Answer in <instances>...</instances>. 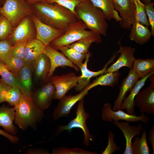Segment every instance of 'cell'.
Wrapping results in <instances>:
<instances>
[{"label": "cell", "mask_w": 154, "mask_h": 154, "mask_svg": "<svg viewBox=\"0 0 154 154\" xmlns=\"http://www.w3.org/2000/svg\"><path fill=\"white\" fill-rule=\"evenodd\" d=\"M31 5L36 17L42 22L57 29L66 31L78 21L70 10L56 3L44 1Z\"/></svg>", "instance_id": "obj_1"}, {"label": "cell", "mask_w": 154, "mask_h": 154, "mask_svg": "<svg viewBox=\"0 0 154 154\" xmlns=\"http://www.w3.org/2000/svg\"><path fill=\"white\" fill-rule=\"evenodd\" d=\"M74 11L78 20L84 22L87 29L95 33L106 36L108 25L106 17L101 10L90 0H83L76 7Z\"/></svg>", "instance_id": "obj_2"}, {"label": "cell", "mask_w": 154, "mask_h": 154, "mask_svg": "<svg viewBox=\"0 0 154 154\" xmlns=\"http://www.w3.org/2000/svg\"><path fill=\"white\" fill-rule=\"evenodd\" d=\"M14 107L15 124L24 131L29 127L36 130L38 124L40 122L44 114V112L33 103L32 97L21 92L19 103Z\"/></svg>", "instance_id": "obj_3"}, {"label": "cell", "mask_w": 154, "mask_h": 154, "mask_svg": "<svg viewBox=\"0 0 154 154\" xmlns=\"http://www.w3.org/2000/svg\"><path fill=\"white\" fill-rule=\"evenodd\" d=\"M33 14L31 5L25 0H5L0 7V14L9 21L13 28L25 17Z\"/></svg>", "instance_id": "obj_4"}, {"label": "cell", "mask_w": 154, "mask_h": 154, "mask_svg": "<svg viewBox=\"0 0 154 154\" xmlns=\"http://www.w3.org/2000/svg\"><path fill=\"white\" fill-rule=\"evenodd\" d=\"M76 113V117L71 120L68 124L59 125L57 126L55 136L65 130L71 132L72 129L74 128H80L82 130L84 134L83 144L86 146H88L90 144V141L94 142L95 139L90 133L86 125V120L89 117L90 114L85 110L83 99L78 102Z\"/></svg>", "instance_id": "obj_5"}, {"label": "cell", "mask_w": 154, "mask_h": 154, "mask_svg": "<svg viewBox=\"0 0 154 154\" xmlns=\"http://www.w3.org/2000/svg\"><path fill=\"white\" fill-rule=\"evenodd\" d=\"M87 29L82 21H78L71 26L61 36L51 42L49 45L58 50L61 47L71 44L96 33L86 30Z\"/></svg>", "instance_id": "obj_6"}, {"label": "cell", "mask_w": 154, "mask_h": 154, "mask_svg": "<svg viewBox=\"0 0 154 154\" xmlns=\"http://www.w3.org/2000/svg\"><path fill=\"white\" fill-rule=\"evenodd\" d=\"M36 30L31 15L22 19L13 28L12 32L7 39L12 46L22 41H29L36 38Z\"/></svg>", "instance_id": "obj_7"}, {"label": "cell", "mask_w": 154, "mask_h": 154, "mask_svg": "<svg viewBox=\"0 0 154 154\" xmlns=\"http://www.w3.org/2000/svg\"><path fill=\"white\" fill-rule=\"evenodd\" d=\"M150 84L140 90L135 96L134 102L141 114L154 115V73L149 77Z\"/></svg>", "instance_id": "obj_8"}, {"label": "cell", "mask_w": 154, "mask_h": 154, "mask_svg": "<svg viewBox=\"0 0 154 154\" xmlns=\"http://www.w3.org/2000/svg\"><path fill=\"white\" fill-rule=\"evenodd\" d=\"M101 118L103 121L112 122L122 120L128 122L141 121L146 124L148 122L149 117L146 115L136 116L135 114H129L125 112L123 110L114 111L112 104L108 102L104 104L101 112Z\"/></svg>", "instance_id": "obj_9"}, {"label": "cell", "mask_w": 154, "mask_h": 154, "mask_svg": "<svg viewBox=\"0 0 154 154\" xmlns=\"http://www.w3.org/2000/svg\"><path fill=\"white\" fill-rule=\"evenodd\" d=\"M78 76L73 72L61 76H52L49 80L55 88L54 100H59L77 85Z\"/></svg>", "instance_id": "obj_10"}, {"label": "cell", "mask_w": 154, "mask_h": 154, "mask_svg": "<svg viewBox=\"0 0 154 154\" xmlns=\"http://www.w3.org/2000/svg\"><path fill=\"white\" fill-rule=\"evenodd\" d=\"M31 17L36 30V38L45 46L62 35L65 31L54 28L42 22L33 14Z\"/></svg>", "instance_id": "obj_11"}, {"label": "cell", "mask_w": 154, "mask_h": 154, "mask_svg": "<svg viewBox=\"0 0 154 154\" xmlns=\"http://www.w3.org/2000/svg\"><path fill=\"white\" fill-rule=\"evenodd\" d=\"M115 10L118 11L121 19L119 22L123 29L129 30L135 21V4L129 0H113Z\"/></svg>", "instance_id": "obj_12"}, {"label": "cell", "mask_w": 154, "mask_h": 154, "mask_svg": "<svg viewBox=\"0 0 154 154\" xmlns=\"http://www.w3.org/2000/svg\"><path fill=\"white\" fill-rule=\"evenodd\" d=\"M88 91L84 88L77 94L65 95L60 99L53 112L52 116L54 119L57 120L61 117L68 116L73 106L88 94Z\"/></svg>", "instance_id": "obj_13"}, {"label": "cell", "mask_w": 154, "mask_h": 154, "mask_svg": "<svg viewBox=\"0 0 154 154\" xmlns=\"http://www.w3.org/2000/svg\"><path fill=\"white\" fill-rule=\"evenodd\" d=\"M55 88L49 80L37 90L32 96L35 105L43 112L48 108L54 100Z\"/></svg>", "instance_id": "obj_14"}, {"label": "cell", "mask_w": 154, "mask_h": 154, "mask_svg": "<svg viewBox=\"0 0 154 154\" xmlns=\"http://www.w3.org/2000/svg\"><path fill=\"white\" fill-rule=\"evenodd\" d=\"M44 53L49 58L50 67L48 77L49 81L55 69L60 66H68L74 68L78 71L79 67L68 59L62 52H60L49 45L45 46Z\"/></svg>", "instance_id": "obj_15"}, {"label": "cell", "mask_w": 154, "mask_h": 154, "mask_svg": "<svg viewBox=\"0 0 154 154\" xmlns=\"http://www.w3.org/2000/svg\"><path fill=\"white\" fill-rule=\"evenodd\" d=\"M91 56V53L89 52L86 54L85 61L83 63L82 67L80 69L82 74L78 76L77 84L75 87V90L77 92H80L88 86L90 84L91 78L106 73L107 66L113 61L115 57V55H114L106 64L102 69L98 71L94 72L90 70L87 68V64Z\"/></svg>", "instance_id": "obj_16"}, {"label": "cell", "mask_w": 154, "mask_h": 154, "mask_svg": "<svg viewBox=\"0 0 154 154\" xmlns=\"http://www.w3.org/2000/svg\"><path fill=\"white\" fill-rule=\"evenodd\" d=\"M122 132L126 140V147L123 154H133L132 139L135 136L139 135L143 129L142 125L139 123L137 126L130 125L128 121H113Z\"/></svg>", "instance_id": "obj_17"}, {"label": "cell", "mask_w": 154, "mask_h": 154, "mask_svg": "<svg viewBox=\"0 0 154 154\" xmlns=\"http://www.w3.org/2000/svg\"><path fill=\"white\" fill-rule=\"evenodd\" d=\"M120 48L117 53L120 55L117 60L107 69L106 73H111L118 71L123 66L131 69L135 58L134 56L135 48L130 46H122L119 43Z\"/></svg>", "instance_id": "obj_18"}, {"label": "cell", "mask_w": 154, "mask_h": 154, "mask_svg": "<svg viewBox=\"0 0 154 154\" xmlns=\"http://www.w3.org/2000/svg\"><path fill=\"white\" fill-rule=\"evenodd\" d=\"M139 79L132 68L130 69L127 75L123 79L120 86L118 94L112 108L114 111L119 110L126 95Z\"/></svg>", "instance_id": "obj_19"}, {"label": "cell", "mask_w": 154, "mask_h": 154, "mask_svg": "<svg viewBox=\"0 0 154 154\" xmlns=\"http://www.w3.org/2000/svg\"><path fill=\"white\" fill-rule=\"evenodd\" d=\"M15 111L14 106L10 107L5 105L0 107V127H3L6 132L15 135L17 129L13 124Z\"/></svg>", "instance_id": "obj_20"}, {"label": "cell", "mask_w": 154, "mask_h": 154, "mask_svg": "<svg viewBox=\"0 0 154 154\" xmlns=\"http://www.w3.org/2000/svg\"><path fill=\"white\" fill-rule=\"evenodd\" d=\"M154 72L150 73L144 77L139 79L130 91L128 95L123 101L119 110L125 109L127 113L129 114H135L134 100L135 96L144 85L149 77Z\"/></svg>", "instance_id": "obj_21"}, {"label": "cell", "mask_w": 154, "mask_h": 154, "mask_svg": "<svg viewBox=\"0 0 154 154\" xmlns=\"http://www.w3.org/2000/svg\"><path fill=\"white\" fill-rule=\"evenodd\" d=\"M45 46L36 38L27 41L24 60L25 63L32 65L44 53Z\"/></svg>", "instance_id": "obj_22"}, {"label": "cell", "mask_w": 154, "mask_h": 154, "mask_svg": "<svg viewBox=\"0 0 154 154\" xmlns=\"http://www.w3.org/2000/svg\"><path fill=\"white\" fill-rule=\"evenodd\" d=\"M31 66L25 63L15 78L21 87L20 89L21 92L32 97V68Z\"/></svg>", "instance_id": "obj_23"}, {"label": "cell", "mask_w": 154, "mask_h": 154, "mask_svg": "<svg viewBox=\"0 0 154 154\" xmlns=\"http://www.w3.org/2000/svg\"><path fill=\"white\" fill-rule=\"evenodd\" d=\"M151 36L148 27L135 21L130 28L129 37L131 40L142 45L148 41Z\"/></svg>", "instance_id": "obj_24"}, {"label": "cell", "mask_w": 154, "mask_h": 154, "mask_svg": "<svg viewBox=\"0 0 154 154\" xmlns=\"http://www.w3.org/2000/svg\"><path fill=\"white\" fill-rule=\"evenodd\" d=\"M121 75V73L118 71L111 73H105L96 78L84 88L89 91L92 88L99 85L114 87L118 84Z\"/></svg>", "instance_id": "obj_25"}, {"label": "cell", "mask_w": 154, "mask_h": 154, "mask_svg": "<svg viewBox=\"0 0 154 154\" xmlns=\"http://www.w3.org/2000/svg\"><path fill=\"white\" fill-rule=\"evenodd\" d=\"M37 78L48 82V77L50 67L48 57L44 53L41 55L32 64Z\"/></svg>", "instance_id": "obj_26"}, {"label": "cell", "mask_w": 154, "mask_h": 154, "mask_svg": "<svg viewBox=\"0 0 154 154\" xmlns=\"http://www.w3.org/2000/svg\"><path fill=\"white\" fill-rule=\"evenodd\" d=\"M95 7L100 9L104 14L106 20L110 21L112 19L119 22L121 18L115 10L113 0H90Z\"/></svg>", "instance_id": "obj_27"}, {"label": "cell", "mask_w": 154, "mask_h": 154, "mask_svg": "<svg viewBox=\"0 0 154 154\" xmlns=\"http://www.w3.org/2000/svg\"><path fill=\"white\" fill-rule=\"evenodd\" d=\"M132 68L140 79L154 72V59L153 58L135 59Z\"/></svg>", "instance_id": "obj_28"}, {"label": "cell", "mask_w": 154, "mask_h": 154, "mask_svg": "<svg viewBox=\"0 0 154 154\" xmlns=\"http://www.w3.org/2000/svg\"><path fill=\"white\" fill-rule=\"evenodd\" d=\"M100 35V34L95 33L90 36L81 39L70 45L78 52L86 54L89 52V47L92 43H99L101 42Z\"/></svg>", "instance_id": "obj_29"}, {"label": "cell", "mask_w": 154, "mask_h": 154, "mask_svg": "<svg viewBox=\"0 0 154 154\" xmlns=\"http://www.w3.org/2000/svg\"><path fill=\"white\" fill-rule=\"evenodd\" d=\"M146 132V129H143L140 137L137 136L134 138L132 144L133 154H150V149L147 141Z\"/></svg>", "instance_id": "obj_30"}, {"label": "cell", "mask_w": 154, "mask_h": 154, "mask_svg": "<svg viewBox=\"0 0 154 154\" xmlns=\"http://www.w3.org/2000/svg\"><path fill=\"white\" fill-rule=\"evenodd\" d=\"M58 50L69 60L77 66L80 69L83 64V61L86 57V54L80 53L73 49L68 45L62 46Z\"/></svg>", "instance_id": "obj_31"}, {"label": "cell", "mask_w": 154, "mask_h": 154, "mask_svg": "<svg viewBox=\"0 0 154 154\" xmlns=\"http://www.w3.org/2000/svg\"><path fill=\"white\" fill-rule=\"evenodd\" d=\"M0 75L3 80L10 86L21 89L20 85L13 74L8 69L5 64L0 61Z\"/></svg>", "instance_id": "obj_32"}, {"label": "cell", "mask_w": 154, "mask_h": 154, "mask_svg": "<svg viewBox=\"0 0 154 154\" xmlns=\"http://www.w3.org/2000/svg\"><path fill=\"white\" fill-rule=\"evenodd\" d=\"M21 96V92L18 87L9 86L5 95V102L11 106H14L19 103Z\"/></svg>", "instance_id": "obj_33"}, {"label": "cell", "mask_w": 154, "mask_h": 154, "mask_svg": "<svg viewBox=\"0 0 154 154\" xmlns=\"http://www.w3.org/2000/svg\"><path fill=\"white\" fill-rule=\"evenodd\" d=\"M4 64L15 78L25 63L23 59L12 56L6 60Z\"/></svg>", "instance_id": "obj_34"}, {"label": "cell", "mask_w": 154, "mask_h": 154, "mask_svg": "<svg viewBox=\"0 0 154 154\" xmlns=\"http://www.w3.org/2000/svg\"><path fill=\"white\" fill-rule=\"evenodd\" d=\"M135 4V21L147 27H149V25L144 5L141 2H136Z\"/></svg>", "instance_id": "obj_35"}, {"label": "cell", "mask_w": 154, "mask_h": 154, "mask_svg": "<svg viewBox=\"0 0 154 154\" xmlns=\"http://www.w3.org/2000/svg\"><path fill=\"white\" fill-rule=\"evenodd\" d=\"M13 29L9 21L0 14V40L7 39L11 33Z\"/></svg>", "instance_id": "obj_36"}, {"label": "cell", "mask_w": 154, "mask_h": 154, "mask_svg": "<svg viewBox=\"0 0 154 154\" xmlns=\"http://www.w3.org/2000/svg\"><path fill=\"white\" fill-rule=\"evenodd\" d=\"M52 154H96L95 151H91L84 150L81 148H75L69 149L60 147L52 149Z\"/></svg>", "instance_id": "obj_37"}, {"label": "cell", "mask_w": 154, "mask_h": 154, "mask_svg": "<svg viewBox=\"0 0 154 154\" xmlns=\"http://www.w3.org/2000/svg\"><path fill=\"white\" fill-rule=\"evenodd\" d=\"M12 45L7 39L0 40V61L3 63L12 56Z\"/></svg>", "instance_id": "obj_38"}, {"label": "cell", "mask_w": 154, "mask_h": 154, "mask_svg": "<svg viewBox=\"0 0 154 154\" xmlns=\"http://www.w3.org/2000/svg\"><path fill=\"white\" fill-rule=\"evenodd\" d=\"M28 41L24 40L17 42L12 46V56L24 60Z\"/></svg>", "instance_id": "obj_39"}, {"label": "cell", "mask_w": 154, "mask_h": 154, "mask_svg": "<svg viewBox=\"0 0 154 154\" xmlns=\"http://www.w3.org/2000/svg\"><path fill=\"white\" fill-rule=\"evenodd\" d=\"M83 0H46L45 1L49 3H57L68 9L75 15L74 11L75 8Z\"/></svg>", "instance_id": "obj_40"}, {"label": "cell", "mask_w": 154, "mask_h": 154, "mask_svg": "<svg viewBox=\"0 0 154 154\" xmlns=\"http://www.w3.org/2000/svg\"><path fill=\"white\" fill-rule=\"evenodd\" d=\"M115 135L111 130L109 131L108 136V143L105 150L102 152V154H112L117 151L121 149L114 141Z\"/></svg>", "instance_id": "obj_41"}, {"label": "cell", "mask_w": 154, "mask_h": 154, "mask_svg": "<svg viewBox=\"0 0 154 154\" xmlns=\"http://www.w3.org/2000/svg\"><path fill=\"white\" fill-rule=\"evenodd\" d=\"M145 9L148 17V20L151 27V35L154 36V2H150L144 5Z\"/></svg>", "instance_id": "obj_42"}, {"label": "cell", "mask_w": 154, "mask_h": 154, "mask_svg": "<svg viewBox=\"0 0 154 154\" xmlns=\"http://www.w3.org/2000/svg\"><path fill=\"white\" fill-rule=\"evenodd\" d=\"M9 86L2 78H0V104L5 102V94Z\"/></svg>", "instance_id": "obj_43"}, {"label": "cell", "mask_w": 154, "mask_h": 154, "mask_svg": "<svg viewBox=\"0 0 154 154\" xmlns=\"http://www.w3.org/2000/svg\"><path fill=\"white\" fill-rule=\"evenodd\" d=\"M0 135L4 136L8 139L11 142L16 144L19 141V138L15 135H12L0 129Z\"/></svg>", "instance_id": "obj_44"}, {"label": "cell", "mask_w": 154, "mask_h": 154, "mask_svg": "<svg viewBox=\"0 0 154 154\" xmlns=\"http://www.w3.org/2000/svg\"><path fill=\"white\" fill-rule=\"evenodd\" d=\"M26 154H49L48 151L46 149L40 148H34L28 150Z\"/></svg>", "instance_id": "obj_45"}, {"label": "cell", "mask_w": 154, "mask_h": 154, "mask_svg": "<svg viewBox=\"0 0 154 154\" xmlns=\"http://www.w3.org/2000/svg\"><path fill=\"white\" fill-rule=\"evenodd\" d=\"M148 141L152 147V154H154V126H152L149 130V133Z\"/></svg>", "instance_id": "obj_46"}, {"label": "cell", "mask_w": 154, "mask_h": 154, "mask_svg": "<svg viewBox=\"0 0 154 154\" xmlns=\"http://www.w3.org/2000/svg\"><path fill=\"white\" fill-rule=\"evenodd\" d=\"M46 0H26V2L29 4L32 5L34 3L45 1Z\"/></svg>", "instance_id": "obj_47"}, {"label": "cell", "mask_w": 154, "mask_h": 154, "mask_svg": "<svg viewBox=\"0 0 154 154\" xmlns=\"http://www.w3.org/2000/svg\"><path fill=\"white\" fill-rule=\"evenodd\" d=\"M143 3L144 5H145L151 2V1L153 0H142Z\"/></svg>", "instance_id": "obj_48"}, {"label": "cell", "mask_w": 154, "mask_h": 154, "mask_svg": "<svg viewBox=\"0 0 154 154\" xmlns=\"http://www.w3.org/2000/svg\"><path fill=\"white\" fill-rule=\"evenodd\" d=\"M131 3L135 4V3L137 2H141L140 0H129Z\"/></svg>", "instance_id": "obj_49"}, {"label": "cell", "mask_w": 154, "mask_h": 154, "mask_svg": "<svg viewBox=\"0 0 154 154\" xmlns=\"http://www.w3.org/2000/svg\"><path fill=\"white\" fill-rule=\"evenodd\" d=\"M5 1V0H1V2H2V4H3L4 1Z\"/></svg>", "instance_id": "obj_50"}, {"label": "cell", "mask_w": 154, "mask_h": 154, "mask_svg": "<svg viewBox=\"0 0 154 154\" xmlns=\"http://www.w3.org/2000/svg\"><path fill=\"white\" fill-rule=\"evenodd\" d=\"M2 4V2H1V0H0V7H1V4Z\"/></svg>", "instance_id": "obj_51"}, {"label": "cell", "mask_w": 154, "mask_h": 154, "mask_svg": "<svg viewBox=\"0 0 154 154\" xmlns=\"http://www.w3.org/2000/svg\"><path fill=\"white\" fill-rule=\"evenodd\" d=\"M26 1V0H25Z\"/></svg>", "instance_id": "obj_52"}]
</instances>
